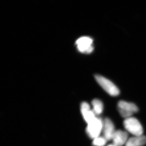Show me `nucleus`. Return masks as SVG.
Instances as JSON below:
<instances>
[{
	"mask_svg": "<svg viewBox=\"0 0 146 146\" xmlns=\"http://www.w3.org/2000/svg\"><path fill=\"white\" fill-rule=\"evenodd\" d=\"M104 121L99 118H95L88 123L86 132L88 136L93 139L99 137L103 129Z\"/></svg>",
	"mask_w": 146,
	"mask_h": 146,
	"instance_id": "obj_3",
	"label": "nucleus"
},
{
	"mask_svg": "<svg viewBox=\"0 0 146 146\" xmlns=\"http://www.w3.org/2000/svg\"><path fill=\"white\" fill-rule=\"evenodd\" d=\"M118 108L121 116L126 119L131 117L132 114L139 110L135 104L125 101H120L118 102Z\"/></svg>",
	"mask_w": 146,
	"mask_h": 146,
	"instance_id": "obj_4",
	"label": "nucleus"
},
{
	"mask_svg": "<svg viewBox=\"0 0 146 146\" xmlns=\"http://www.w3.org/2000/svg\"><path fill=\"white\" fill-rule=\"evenodd\" d=\"M108 146H114V145H108Z\"/></svg>",
	"mask_w": 146,
	"mask_h": 146,
	"instance_id": "obj_12",
	"label": "nucleus"
},
{
	"mask_svg": "<svg viewBox=\"0 0 146 146\" xmlns=\"http://www.w3.org/2000/svg\"><path fill=\"white\" fill-rule=\"evenodd\" d=\"M146 143V137L142 135L130 138L125 144V146H141Z\"/></svg>",
	"mask_w": 146,
	"mask_h": 146,
	"instance_id": "obj_9",
	"label": "nucleus"
},
{
	"mask_svg": "<svg viewBox=\"0 0 146 146\" xmlns=\"http://www.w3.org/2000/svg\"><path fill=\"white\" fill-rule=\"evenodd\" d=\"M92 39L88 36L80 37L76 42L78 49L80 52L90 54L94 50Z\"/></svg>",
	"mask_w": 146,
	"mask_h": 146,
	"instance_id": "obj_5",
	"label": "nucleus"
},
{
	"mask_svg": "<svg viewBox=\"0 0 146 146\" xmlns=\"http://www.w3.org/2000/svg\"><path fill=\"white\" fill-rule=\"evenodd\" d=\"M95 77L99 85L110 95L115 97L119 95L120 90L112 81L99 75H96Z\"/></svg>",
	"mask_w": 146,
	"mask_h": 146,
	"instance_id": "obj_1",
	"label": "nucleus"
},
{
	"mask_svg": "<svg viewBox=\"0 0 146 146\" xmlns=\"http://www.w3.org/2000/svg\"><path fill=\"white\" fill-rule=\"evenodd\" d=\"M124 127L129 132L135 136H142L143 130L142 125L136 118L131 117L125 119L123 121Z\"/></svg>",
	"mask_w": 146,
	"mask_h": 146,
	"instance_id": "obj_2",
	"label": "nucleus"
},
{
	"mask_svg": "<svg viewBox=\"0 0 146 146\" xmlns=\"http://www.w3.org/2000/svg\"><path fill=\"white\" fill-rule=\"evenodd\" d=\"M128 137L127 132L121 130L116 131L113 138V145L115 146H122L126 143Z\"/></svg>",
	"mask_w": 146,
	"mask_h": 146,
	"instance_id": "obj_8",
	"label": "nucleus"
},
{
	"mask_svg": "<svg viewBox=\"0 0 146 146\" xmlns=\"http://www.w3.org/2000/svg\"><path fill=\"white\" fill-rule=\"evenodd\" d=\"M93 110L95 114L99 115L102 113L103 111L104 106L101 101L99 99H95L92 102Z\"/></svg>",
	"mask_w": 146,
	"mask_h": 146,
	"instance_id": "obj_10",
	"label": "nucleus"
},
{
	"mask_svg": "<svg viewBox=\"0 0 146 146\" xmlns=\"http://www.w3.org/2000/svg\"><path fill=\"white\" fill-rule=\"evenodd\" d=\"M103 123L104 137L106 141L113 139V135L115 132L114 126L112 121L109 118L105 119Z\"/></svg>",
	"mask_w": 146,
	"mask_h": 146,
	"instance_id": "obj_6",
	"label": "nucleus"
},
{
	"mask_svg": "<svg viewBox=\"0 0 146 146\" xmlns=\"http://www.w3.org/2000/svg\"><path fill=\"white\" fill-rule=\"evenodd\" d=\"M80 111L84 120L87 123L91 122L96 118L95 113L92 110H91L90 105L86 102H83L81 103Z\"/></svg>",
	"mask_w": 146,
	"mask_h": 146,
	"instance_id": "obj_7",
	"label": "nucleus"
},
{
	"mask_svg": "<svg viewBox=\"0 0 146 146\" xmlns=\"http://www.w3.org/2000/svg\"><path fill=\"white\" fill-rule=\"evenodd\" d=\"M106 142V139L104 137H98L93 139L92 144L94 146H104Z\"/></svg>",
	"mask_w": 146,
	"mask_h": 146,
	"instance_id": "obj_11",
	"label": "nucleus"
}]
</instances>
